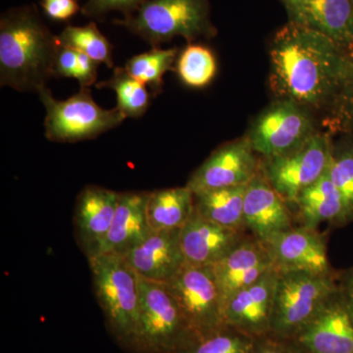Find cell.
Masks as SVG:
<instances>
[{"mask_svg":"<svg viewBox=\"0 0 353 353\" xmlns=\"http://www.w3.org/2000/svg\"><path fill=\"white\" fill-rule=\"evenodd\" d=\"M271 88L279 99L311 110L336 103L353 82V57L322 32L299 24L278 34L270 51Z\"/></svg>","mask_w":353,"mask_h":353,"instance_id":"6da1fadb","label":"cell"},{"mask_svg":"<svg viewBox=\"0 0 353 353\" xmlns=\"http://www.w3.org/2000/svg\"><path fill=\"white\" fill-rule=\"evenodd\" d=\"M59 41L34 6L14 7L0 18V85L38 92L54 78Z\"/></svg>","mask_w":353,"mask_h":353,"instance_id":"7a4b0ae2","label":"cell"},{"mask_svg":"<svg viewBox=\"0 0 353 353\" xmlns=\"http://www.w3.org/2000/svg\"><path fill=\"white\" fill-rule=\"evenodd\" d=\"M88 260L106 326L121 347L132 352L139 327V276L120 255L101 253Z\"/></svg>","mask_w":353,"mask_h":353,"instance_id":"3957f363","label":"cell"},{"mask_svg":"<svg viewBox=\"0 0 353 353\" xmlns=\"http://www.w3.org/2000/svg\"><path fill=\"white\" fill-rule=\"evenodd\" d=\"M114 23L153 48L175 37L192 41L213 32L208 20V0H148L136 12Z\"/></svg>","mask_w":353,"mask_h":353,"instance_id":"277c9868","label":"cell"},{"mask_svg":"<svg viewBox=\"0 0 353 353\" xmlns=\"http://www.w3.org/2000/svg\"><path fill=\"white\" fill-rule=\"evenodd\" d=\"M339 288L334 275L278 271L270 334L294 340Z\"/></svg>","mask_w":353,"mask_h":353,"instance_id":"5b68a950","label":"cell"},{"mask_svg":"<svg viewBox=\"0 0 353 353\" xmlns=\"http://www.w3.org/2000/svg\"><path fill=\"white\" fill-rule=\"evenodd\" d=\"M194 336L164 285L139 277V327L132 352L173 353Z\"/></svg>","mask_w":353,"mask_h":353,"instance_id":"8992f818","label":"cell"},{"mask_svg":"<svg viewBox=\"0 0 353 353\" xmlns=\"http://www.w3.org/2000/svg\"><path fill=\"white\" fill-rule=\"evenodd\" d=\"M39 94L46 109V137L51 141L77 143L95 139L126 119L116 108L108 110L97 105L90 88H81L66 101L55 99L48 88Z\"/></svg>","mask_w":353,"mask_h":353,"instance_id":"52a82bcc","label":"cell"},{"mask_svg":"<svg viewBox=\"0 0 353 353\" xmlns=\"http://www.w3.org/2000/svg\"><path fill=\"white\" fill-rule=\"evenodd\" d=\"M334 146L327 134H313L306 143L280 157L264 158L260 173L288 203L328 171Z\"/></svg>","mask_w":353,"mask_h":353,"instance_id":"ba28073f","label":"cell"},{"mask_svg":"<svg viewBox=\"0 0 353 353\" xmlns=\"http://www.w3.org/2000/svg\"><path fill=\"white\" fill-rule=\"evenodd\" d=\"M163 285L196 336L212 333L226 326L219 288L211 265L185 264Z\"/></svg>","mask_w":353,"mask_h":353,"instance_id":"9c48e42d","label":"cell"},{"mask_svg":"<svg viewBox=\"0 0 353 353\" xmlns=\"http://www.w3.org/2000/svg\"><path fill=\"white\" fill-rule=\"evenodd\" d=\"M315 134L310 110L279 99L257 118L248 139L255 153L272 158L296 150Z\"/></svg>","mask_w":353,"mask_h":353,"instance_id":"30bf717a","label":"cell"},{"mask_svg":"<svg viewBox=\"0 0 353 353\" xmlns=\"http://www.w3.org/2000/svg\"><path fill=\"white\" fill-rule=\"evenodd\" d=\"M292 341L306 353H353V305L341 285Z\"/></svg>","mask_w":353,"mask_h":353,"instance_id":"8fae6325","label":"cell"},{"mask_svg":"<svg viewBox=\"0 0 353 353\" xmlns=\"http://www.w3.org/2000/svg\"><path fill=\"white\" fill-rule=\"evenodd\" d=\"M260 163L248 138L221 146L192 173V194L248 185L260 174Z\"/></svg>","mask_w":353,"mask_h":353,"instance_id":"7c38bea8","label":"cell"},{"mask_svg":"<svg viewBox=\"0 0 353 353\" xmlns=\"http://www.w3.org/2000/svg\"><path fill=\"white\" fill-rule=\"evenodd\" d=\"M262 243L276 270L334 275L326 241L317 230L294 227L273 234Z\"/></svg>","mask_w":353,"mask_h":353,"instance_id":"4fadbf2b","label":"cell"},{"mask_svg":"<svg viewBox=\"0 0 353 353\" xmlns=\"http://www.w3.org/2000/svg\"><path fill=\"white\" fill-rule=\"evenodd\" d=\"M277 279L278 270L273 268L232 296L224 307L226 326L254 340L270 334Z\"/></svg>","mask_w":353,"mask_h":353,"instance_id":"5bb4252c","label":"cell"},{"mask_svg":"<svg viewBox=\"0 0 353 353\" xmlns=\"http://www.w3.org/2000/svg\"><path fill=\"white\" fill-rule=\"evenodd\" d=\"M123 257L139 277L159 284L170 280L187 264L180 229L152 231Z\"/></svg>","mask_w":353,"mask_h":353,"instance_id":"9a60e30c","label":"cell"},{"mask_svg":"<svg viewBox=\"0 0 353 353\" xmlns=\"http://www.w3.org/2000/svg\"><path fill=\"white\" fill-rule=\"evenodd\" d=\"M213 268L224 311L232 296L254 284L274 266L263 243L252 236L245 238Z\"/></svg>","mask_w":353,"mask_h":353,"instance_id":"2e32d148","label":"cell"},{"mask_svg":"<svg viewBox=\"0 0 353 353\" xmlns=\"http://www.w3.org/2000/svg\"><path fill=\"white\" fill-rule=\"evenodd\" d=\"M245 238V231L221 226L202 217L196 210L181 229L185 263L192 266H213Z\"/></svg>","mask_w":353,"mask_h":353,"instance_id":"e0dca14e","label":"cell"},{"mask_svg":"<svg viewBox=\"0 0 353 353\" xmlns=\"http://www.w3.org/2000/svg\"><path fill=\"white\" fill-rule=\"evenodd\" d=\"M120 192L88 185L77 197L74 225L87 257L97 254L112 225Z\"/></svg>","mask_w":353,"mask_h":353,"instance_id":"ac0fdd59","label":"cell"},{"mask_svg":"<svg viewBox=\"0 0 353 353\" xmlns=\"http://www.w3.org/2000/svg\"><path fill=\"white\" fill-rule=\"evenodd\" d=\"M243 220L245 229L261 243L273 234L294 227L288 202L271 187L261 173L246 188Z\"/></svg>","mask_w":353,"mask_h":353,"instance_id":"d6986e66","label":"cell"},{"mask_svg":"<svg viewBox=\"0 0 353 353\" xmlns=\"http://www.w3.org/2000/svg\"><path fill=\"white\" fill-rule=\"evenodd\" d=\"M150 196V192H120L112 225L97 254L124 256L145 240L152 231L146 214Z\"/></svg>","mask_w":353,"mask_h":353,"instance_id":"ffe728a7","label":"cell"},{"mask_svg":"<svg viewBox=\"0 0 353 353\" xmlns=\"http://www.w3.org/2000/svg\"><path fill=\"white\" fill-rule=\"evenodd\" d=\"M303 226L317 230L322 223L345 226L352 222L345 199L328 174L304 190L294 202Z\"/></svg>","mask_w":353,"mask_h":353,"instance_id":"44dd1931","label":"cell"},{"mask_svg":"<svg viewBox=\"0 0 353 353\" xmlns=\"http://www.w3.org/2000/svg\"><path fill=\"white\" fill-rule=\"evenodd\" d=\"M294 16L297 24L322 32L341 46H353V7L350 0H308Z\"/></svg>","mask_w":353,"mask_h":353,"instance_id":"7402d4cb","label":"cell"},{"mask_svg":"<svg viewBox=\"0 0 353 353\" xmlns=\"http://www.w3.org/2000/svg\"><path fill=\"white\" fill-rule=\"evenodd\" d=\"M194 212V196L185 185L150 192L148 224L152 231L182 229Z\"/></svg>","mask_w":353,"mask_h":353,"instance_id":"603a6c76","label":"cell"},{"mask_svg":"<svg viewBox=\"0 0 353 353\" xmlns=\"http://www.w3.org/2000/svg\"><path fill=\"white\" fill-rule=\"evenodd\" d=\"M248 185L194 194V210L221 226L245 231L243 202Z\"/></svg>","mask_w":353,"mask_h":353,"instance_id":"cb8c5ba5","label":"cell"},{"mask_svg":"<svg viewBox=\"0 0 353 353\" xmlns=\"http://www.w3.org/2000/svg\"><path fill=\"white\" fill-rule=\"evenodd\" d=\"M97 88H110L116 92V108L126 118L141 117L148 111L152 97L145 85L130 75L126 68L120 67L114 68L111 79L97 83Z\"/></svg>","mask_w":353,"mask_h":353,"instance_id":"d4e9b609","label":"cell"},{"mask_svg":"<svg viewBox=\"0 0 353 353\" xmlns=\"http://www.w3.org/2000/svg\"><path fill=\"white\" fill-rule=\"evenodd\" d=\"M176 57V48L161 50L153 48L148 52L128 60L125 68L130 75L150 88L152 97H157L162 92L165 73L173 68Z\"/></svg>","mask_w":353,"mask_h":353,"instance_id":"484cf974","label":"cell"},{"mask_svg":"<svg viewBox=\"0 0 353 353\" xmlns=\"http://www.w3.org/2000/svg\"><path fill=\"white\" fill-rule=\"evenodd\" d=\"M254 339L225 326L206 334H194L173 353H252Z\"/></svg>","mask_w":353,"mask_h":353,"instance_id":"4316f807","label":"cell"},{"mask_svg":"<svg viewBox=\"0 0 353 353\" xmlns=\"http://www.w3.org/2000/svg\"><path fill=\"white\" fill-rule=\"evenodd\" d=\"M61 46L85 53L99 63L113 68L112 46L92 22L83 27L68 26L58 36Z\"/></svg>","mask_w":353,"mask_h":353,"instance_id":"83f0119b","label":"cell"},{"mask_svg":"<svg viewBox=\"0 0 353 353\" xmlns=\"http://www.w3.org/2000/svg\"><path fill=\"white\" fill-rule=\"evenodd\" d=\"M176 73L188 87H206L217 73L214 54L206 46L190 44L179 55Z\"/></svg>","mask_w":353,"mask_h":353,"instance_id":"f1b7e54d","label":"cell"},{"mask_svg":"<svg viewBox=\"0 0 353 353\" xmlns=\"http://www.w3.org/2000/svg\"><path fill=\"white\" fill-rule=\"evenodd\" d=\"M99 62L85 53L60 44L55 60V77L73 78L79 81L81 88L92 87L97 79Z\"/></svg>","mask_w":353,"mask_h":353,"instance_id":"f546056e","label":"cell"},{"mask_svg":"<svg viewBox=\"0 0 353 353\" xmlns=\"http://www.w3.org/2000/svg\"><path fill=\"white\" fill-rule=\"evenodd\" d=\"M327 174L345 199L353 222V146L333 148Z\"/></svg>","mask_w":353,"mask_h":353,"instance_id":"4dcf8cb0","label":"cell"},{"mask_svg":"<svg viewBox=\"0 0 353 353\" xmlns=\"http://www.w3.org/2000/svg\"><path fill=\"white\" fill-rule=\"evenodd\" d=\"M148 0H87L82 7L83 15L99 18L111 11H120L124 16L132 15Z\"/></svg>","mask_w":353,"mask_h":353,"instance_id":"1f68e13d","label":"cell"},{"mask_svg":"<svg viewBox=\"0 0 353 353\" xmlns=\"http://www.w3.org/2000/svg\"><path fill=\"white\" fill-rule=\"evenodd\" d=\"M252 353H306L292 340L273 334L255 339Z\"/></svg>","mask_w":353,"mask_h":353,"instance_id":"d6a6232c","label":"cell"},{"mask_svg":"<svg viewBox=\"0 0 353 353\" xmlns=\"http://www.w3.org/2000/svg\"><path fill=\"white\" fill-rule=\"evenodd\" d=\"M44 13L55 21H66L81 10L77 0H41Z\"/></svg>","mask_w":353,"mask_h":353,"instance_id":"836d02e7","label":"cell"},{"mask_svg":"<svg viewBox=\"0 0 353 353\" xmlns=\"http://www.w3.org/2000/svg\"><path fill=\"white\" fill-rule=\"evenodd\" d=\"M336 103H339L338 109H340L341 111L339 118L345 121L348 125L353 127V82L343 92Z\"/></svg>","mask_w":353,"mask_h":353,"instance_id":"e575fe53","label":"cell"},{"mask_svg":"<svg viewBox=\"0 0 353 353\" xmlns=\"http://www.w3.org/2000/svg\"><path fill=\"white\" fill-rule=\"evenodd\" d=\"M340 285L341 290H343L345 296H347V299H350V303H352L353 305V269L350 272L345 280L343 281V283H341Z\"/></svg>","mask_w":353,"mask_h":353,"instance_id":"d590c367","label":"cell"},{"mask_svg":"<svg viewBox=\"0 0 353 353\" xmlns=\"http://www.w3.org/2000/svg\"><path fill=\"white\" fill-rule=\"evenodd\" d=\"M290 8L294 10V13L299 11L308 1V0H287Z\"/></svg>","mask_w":353,"mask_h":353,"instance_id":"8d00e7d4","label":"cell"},{"mask_svg":"<svg viewBox=\"0 0 353 353\" xmlns=\"http://www.w3.org/2000/svg\"><path fill=\"white\" fill-rule=\"evenodd\" d=\"M352 1H353V0H352Z\"/></svg>","mask_w":353,"mask_h":353,"instance_id":"74e56055","label":"cell"}]
</instances>
